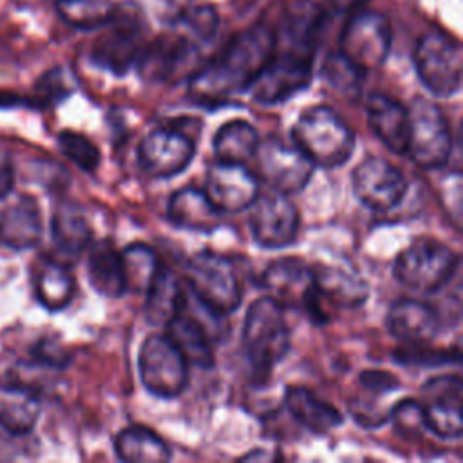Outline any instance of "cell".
I'll return each instance as SVG.
<instances>
[{
	"mask_svg": "<svg viewBox=\"0 0 463 463\" xmlns=\"http://www.w3.org/2000/svg\"><path fill=\"white\" fill-rule=\"evenodd\" d=\"M275 51V33L255 24L237 33L226 47L190 80V96L201 103L224 101L251 87Z\"/></svg>",
	"mask_w": 463,
	"mask_h": 463,
	"instance_id": "obj_1",
	"label": "cell"
},
{
	"mask_svg": "<svg viewBox=\"0 0 463 463\" xmlns=\"http://www.w3.org/2000/svg\"><path fill=\"white\" fill-rule=\"evenodd\" d=\"M291 139L311 165L320 168L344 165L354 150L351 127L326 105L306 109L293 125Z\"/></svg>",
	"mask_w": 463,
	"mask_h": 463,
	"instance_id": "obj_2",
	"label": "cell"
},
{
	"mask_svg": "<svg viewBox=\"0 0 463 463\" xmlns=\"http://www.w3.org/2000/svg\"><path fill=\"white\" fill-rule=\"evenodd\" d=\"M242 347L257 373H269L289 351L284 307L269 295L257 298L244 317Z\"/></svg>",
	"mask_w": 463,
	"mask_h": 463,
	"instance_id": "obj_3",
	"label": "cell"
},
{
	"mask_svg": "<svg viewBox=\"0 0 463 463\" xmlns=\"http://www.w3.org/2000/svg\"><path fill=\"white\" fill-rule=\"evenodd\" d=\"M313 58L315 47L288 42H280L279 47L275 43L269 61L248 89L251 98L262 105H275L304 90L313 78Z\"/></svg>",
	"mask_w": 463,
	"mask_h": 463,
	"instance_id": "obj_4",
	"label": "cell"
},
{
	"mask_svg": "<svg viewBox=\"0 0 463 463\" xmlns=\"http://www.w3.org/2000/svg\"><path fill=\"white\" fill-rule=\"evenodd\" d=\"M458 266L459 255L452 248L423 237L398 253L392 273L402 286L412 291L434 293L452 279Z\"/></svg>",
	"mask_w": 463,
	"mask_h": 463,
	"instance_id": "obj_5",
	"label": "cell"
},
{
	"mask_svg": "<svg viewBox=\"0 0 463 463\" xmlns=\"http://www.w3.org/2000/svg\"><path fill=\"white\" fill-rule=\"evenodd\" d=\"M186 282L197 300L217 317H226L241 304L242 291L230 259L215 251H199L186 264Z\"/></svg>",
	"mask_w": 463,
	"mask_h": 463,
	"instance_id": "obj_6",
	"label": "cell"
},
{
	"mask_svg": "<svg viewBox=\"0 0 463 463\" xmlns=\"http://www.w3.org/2000/svg\"><path fill=\"white\" fill-rule=\"evenodd\" d=\"M262 286L269 289L273 297L284 309H300L315 324H324L329 320L327 307L320 300L313 269L300 259H279L271 262L262 273Z\"/></svg>",
	"mask_w": 463,
	"mask_h": 463,
	"instance_id": "obj_7",
	"label": "cell"
},
{
	"mask_svg": "<svg viewBox=\"0 0 463 463\" xmlns=\"http://www.w3.org/2000/svg\"><path fill=\"white\" fill-rule=\"evenodd\" d=\"M414 67L430 94L454 96L461 87L463 54L459 42L439 31L421 36L414 49Z\"/></svg>",
	"mask_w": 463,
	"mask_h": 463,
	"instance_id": "obj_8",
	"label": "cell"
},
{
	"mask_svg": "<svg viewBox=\"0 0 463 463\" xmlns=\"http://www.w3.org/2000/svg\"><path fill=\"white\" fill-rule=\"evenodd\" d=\"M407 114L409 141L405 154L420 168H441L452 152V136L443 112L434 103L416 98Z\"/></svg>",
	"mask_w": 463,
	"mask_h": 463,
	"instance_id": "obj_9",
	"label": "cell"
},
{
	"mask_svg": "<svg viewBox=\"0 0 463 463\" xmlns=\"http://www.w3.org/2000/svg\"><path fill=\"white\" fill-rule=\"evenodd\" d=\"M137 369L145 389L159 398H175L188 383V362L168 335L154 333L143 340Z\"/></svg>",
	"mask_w": 463,
	"mask_h": 463,
	"instance_id": "obj_10",
	"label": "cell"
},
{
	"mask_svg": "<svg viewBox=\"0 0 463 463\" xmlns=\"http://www.w3.org/2000/svg\"><path fill=\"white\" fill-rule=\"evenodd\" d=\"M110 27L92 47V61L118 76H123L134 63L143 47L141 11L136 4L121 2Z\"/></svg>",
	"mask_w": 463,
	"mask_h": 463,
	"instance_id": "obj_11",
	"label": "cell"
},
{
	"mask_svg": "<svg viewBox=\"0 0 463 463\" xmlns=\"http://www.w3.org/2000/svg\"><path fill=\"white\" fill-rule=\"evenodd\" d=\"M391 42L392 31L389 18L376 11L358 9L349 14L342 29L340 52L367 72L385 61Z\"/></svg>",
	"mask_w": 463,
	"mask_h": 463,
	"instance_id": "obj_12",
	"label": "cell"
},
{
	"mask_svg": "<svg viewBox=\"0 0 463 463\" xmlns=\"http://www.w3.org/2000/svg\"><path fill=\"white\" fill-rule=\"evenodd\" d=\"M255 157L260 179L273 192L284 195L306 188L315 168L295 145H286L279 139L260 141Z\"/></svg>",
	"mask_w": 463,
	"mask_h": 463,
	"instance_id": "obj_13",
	"label": "cell"
},
{
	"mask_svg": "<svg viewBox=\"0 0 463 463\" xmlns=\"http://www.w3.org/2000/svg\"><path fill=\"white\" fill-rule=\"evenodd\" d=\"M463 383L456 374L430 378L421 387V414L425 429L443 439H458L463 432Z\"/></svg>",
	"mask_w": 463,
	"mask_h": 463,
	"instance_id": "obj_14",
	"label": "cell"
},
{
	"mask_svg": "<svg viewBox=\"0 0 463 463\" xmlns=\"http://www.w3.org/2000/svg\"><path fill=\"white\" fill-rule=\"evenodd\" d=\"M195 154L194 141L175 128H154L139 143L141 168L157 179H168L188 168Z\"/></svg>",
	"mask_w": 463,
	"mask_h": 463,
	"instance_id": "obj_15",
	"label": "cell"
},
{
	"mask_svg": "<svg viewBox=\"0 0 463 463\" xmlns=\"http://www.w3.org/2000/svg\"><path fill=\"white\" fill-rule=\"evenodd\" d=\"M251 206L250 228L259 246L275 250L289 246L297 239L300 217L289 195L271 192L257 197Z\"/></svg>",
	"mask_w": 463,
	"mask_h": 463,
	"instance_id": "obj_16",
	"label": "cell"
},
{
	"mask_svg": "<svg viewBox=\"0 0 463 463\" xmlns=\"http://www.w3.org/2000/svg\"><path fill=\"white\" fill-rule=\"evenodd\" d=\"M353 192L364 206L374 212H387L403 199L407 181L389 161L369 157L353 170Z\"/></svg>",
	"mask_w": 463,
	"mask_h": 463,
	"instance_id": "obj_17",
	"label": "cell"
},
{
	"mask_svg": "<svg viewBox=\"0 0 463 463\" xmlns=\"http://www.w3.org/2000/svg\"><path fill=\"white\" fill-rule=\"evenodd\" d=\"M199 43L174 29L141 47L136 65L145 80L166 81L195 61Z\"/></svg>",
	"mask_w": 463,
	"mask_h": 463,
	"instance_id": "obj_18",
	"label": "cell"
},
{
	"mask_svg": "<svg viewBox=\"0 0 463 463\" xmlns=\"http://www.w3.org/2000/svg\"><path fill=\"white\" fill-rule=\"evenodd\" d=\"M257 177L244 165L215 163L208 168L203 192L210 203L224 213H239L250 208L259 197Z\"/></svg>",
	"mask_w": 463,
	"mask_h": 463,
	"instance_id": "obj_19",
	"label": "cell"
},
{
	"mask_svg": "<svg viewBox=\"0 0 463 463\" xmlns=\"http://www.w3.org/2000/svg\"><path fill=\"white\" fill-rule=\"evenodd\" d=\"M389 333L402 344H429L439 331L434 307L414 298H400L391 304L385 318Z\"/></svg>",
	"mask_w": 463,
	"mask_h": 463,
	"instance_id": "obj_20",
	"label": "cell"
},
{
	"mask_svg": "<svg viewBox=\"0 0 463 463\" xmlns=\"http://www.w3.org/2000/svg\"><path fill=\"white\" fill-rule=\"evenodd\" d=\"M43 222L38 201L18 195L0 210V241L13 250H27L42 241Z\"/></svg>",
	"mask_w": 463,
	"mask_h": 463,
	"instance_id": "obj_21",
	"label": "cell"
},
{
	"mask_svg": "<svg viewBox=\"0 0 463 463\" xmlns=\"http://www.w3.org/2000/svg\"><path fill=\"white\" fill-rule=\"evenodd\" d=\"M367 121L374 136L394 154H405L409 141V114L407 109L380 92L369 96L365 103Z\"/></svg>",
	"mask_w": 463,
	"mask_h": 463,
	"instance_id": "obj_22",
	"label": "cell"
},
{
	"mask_svg": "<svg viewBox=\"0 0 463 463\" xmlns=\"http://www.w3.org/2000/svg\"><path fill=\"white\" fill-rule=\"evenodd\" d=\"M320 300L327 306L354 307L364 304L369 288L365 280L344 266L320 264L311 268Z\"/></svg>",
	"mask_w": 463,
	"mask_h": 463,
	"instance_id": "obj_23",
	"label": "cell"
},
{
	"mask_svg": "<svg viewBox=\"0 0 463 463\" xmlns=\"http://www.w3.org/2000/svg\"><path fill=\"white\" fill-rule=\"evenodd\" d=\"M143 313L152 326L166 327L184 307V293L170 268L159 266L146 286Z\"/></svg>",
	"mask_w": 463,
	"mask_h": 463,
	"instance_id": "obj_24",
	"label": "cell"
},
{
	"mask_svg": "<svg viewBox=\"0 0 463 463\" xmlns=\"http://www.w3.org/2000/svg\"><path fill=\"white\" fill-rule=\"evenodd\" d=\"M288 412L313 434H327L344 423L342 412L315 396L307 387L291 385L284 392Z\"/></svg>",
	"mask_w": 463,
	"mask_h": 463,
	"instance_id": "obj_25",
	"label": "cell"
},
{
	"mask_svg": "<svg viewBox=\"0 0 463 463\" xmlns=\"http://www.w3.org/2000/svg\"><path fill=\"white\" fill-rule=\"evenodd\" d=\"M168 217L183 230L210 233L221 224L222 213L210 203L203 190L184 186L170 197Z\"/></svg>",
	"mask_w": 463,
	"mask_h": 463,
	"instance_id": "obj_26",
	"label": "cell"
},
{
	"mask_svg": "<svg viewBox=\"0 0 463 463\" xmlns=\"http://www.w3.org/2000/svg\"><path fill=\"white\" fill-rule=\"evenodd\" d=\"M87 275L90 286L103 297L118 298L127 291L121 251L109 239L89 244Z\"/></svg>",
	"mask_w": 463,
	"mask_h": 463,
	"instance_id": "obj_27",
	"label": "cell"
},
{
	"mask_svg": "<svg viewBox=\"0 0 463 463\" xmlns=\"http://www.w3.org/2000/svg\"><path fill=\"white\" fill-rule=\"evenodd\" d=\"M40 416L36 391L24 383L0 385V427L13 436L29 434Z\"/></svg>",
	"mask_w": 463,
	"mask_h": 463,
	"instance_id": "obj_28",
	"label": "cell"
},
{
	"mask_svg": "<svg viewBox=\"0 0 463 463\" xmlns=\"http://www.w3.org/2000/svg\"><path fill=\"white\" fill-rule=\"evenodd\" d=\"M52 242L63 257H78L92 239L90 224L83 210L71 201L58 203L51 217Z\"/></svg>",
	"mask_w": 463,
	"mask_h": 463,
	"instance_id": "obj_29",
	"label": "cell"
},
{
	"mask_svg": "<svg viewBox=\"0 0 463 463\" xmlns=\"http://www.w3.org/2000/svg\"><path fill=\"white\" fill-rule=\"evenodd\" d=\"M76 282L63 260L42 259L34 271V297L49 311H60L74 297Z\"/></svg>",
	"mask_w": 463,
	"mask_h": 463,
	"instance_id": "obj_30",
	"label": "cell"
},
{
	"mask_svg": "<svg viewBox=\"0 0 463 463\" xmlns=\"http://www.w3.org/2000/svg\"><path fill=\"white\" fill-rule=\"evenodd\" d=\"M114 450L127 463H165L170 459L166 443L148 427L128 425L114 439Z\"/></svg>",
	"mask_w": 463,
	"mask_h": 463,
	"instance_id": "obj_31",
	"label": "cell"
},
{
	"mask_svg": "<svg viewBox=\"0 0 463 463\" xmlns=\"http://www.w3.org/2000/svg\"><path fill=\"white\" fill-rule=\"evenodd\" d=\"M259 134L244 119H232L219 127L213 136V154L219 163L244 165L259 148Z\"/></svg>",
	"mask_w": 463,
	"mask_h": 463,
	"instance_id": "obj_32",
	"label": "cell"
},
{
	"mask_svg": "<svg viewBox=\"0 0 463 463\" xmlns=\"http://www.w3.org/2000/svg\"><path fill=\"white\" fill-rule=\"evenodd\" d=\"M166 335L177 345L184 360L197 367H212L213 365V349L210 338L201 326V322L194 317H186L183 311L166 326Z\"/></svg>",
	"mask_w": 463,
	"mask_h": 463,
	"instance_id": "obj_33",
	"label": "cell"
},
{
	"mask_svg": "<svg viewBox=\"0 0 463 463\" xmlns=\"http://www.w3.org/2000/svg\"><path fill=\"white\" fill-rule=\"evenodd\" d=\"M56 11L65 24L90 31L107 27L116 16L118 4L112 0H56Z\"/></svg>",
	"mask_w": 463,
	"mask_h": 463,
	"instance_id": "obj_34",
	"label": "cell"
},
{
	"mask_svg": "<svg viewBox=\"0 0 463 463\" xmlns=\"http://www.w3.org/2000/svg\"><path fill=\"white\" fill-rule=\"evenodd\" d=\"M364 74L365 71L354 65L340 51L327 54L322 63V78L331 89H335L342 98L349 101H358L362 98Z\"/></svg>",
	"mask_w": 463,
	"mask_h": 463,
	"instance_id": "obj_35",
	"label": "cell"
},
{
	"mask_svg": "<svg viewBox=\"0 0 463 463\" xmlns=\"http://www.w3.org/2000/svg\"><path fill=\"white\" fill-rule=\"evenodd\" d=\"M121 259L127 291L130 289L134 293H143L161 266L156 251L146 244L134 242L121 251Z\"/></svg>",
	"mask_w": 463,
	"mask_h": 463,
	"instance_id": "obj_36",
	"label": "cell"
},
{
	"mask_svg": "<svg viewBox=\"0 0 463 463\" xmlns=\"http://www.w3.org/2000/svg\"><path fill=\"white\" fill-rule=\"evenodd\" d=\"M219 27V14L212 5H195L184 9L174 22V29L184 33L194 42L208 43Z\"/></svg>",
	"mask_w": 463,
	"mask_h": 463,
	"instance_id": "obj_37",
	"label": "cell"
},
{
	"mask_svg": "<svg viewBox=\"0 0 463 463\" xmlns=\"http://www.w3.org/2000/svg\"><path fill=\"white\" fill-rule=\"evenodd\" d=\"M60 152L83 172H94L99 166V148L83 134L74 130H61L58 134Z\"/></svg>",
	"mask_w": 463,
	"mask_h": 463,
	"instance_id": "obj_38",
	"label": "cell"
},
{
	"mask_svg": "<svg viewBox=\"0 0 463 463\" xmlns=\"http://www.w3.org/2000/svg\"><path fill=\"white\" fill-rule=\"evenodd\" d=\"M74 90L72 76L63 67H54L40 76L34 85V103L38 107H52L63 101Z\"/></svg>",
	"mask_w": 463,
	"mask_h": 463,
	"instance_id": "obj_39",
	"label": "cell"
},
{
	"mask_svg": "<svg viewBox=\"0 0 463 463\" xmlns=\"http://www.w3.org/2000/svg\"><path fill=\"white\" fill-rule=\"evenodd\" d=\"M389 418L392 420L394 427L402 436H418L421 429H425L423 414H421V405L420 402L407 398L391 407Z\"/></svg>",
	"mask_w": 463,
	"mask_h": 463,
	"instance_id": "obj_40",
	"label": "cell"
},
{
	"mask_svg": "<svg viewBox=\"0 0 463 463\" xmlns=\"http://www.w3.org/2000/svg\"><path fill=\"white\" fill-rule=\"evenodd\" d=\"M396 360L400 364H421V365H436V364H449L450 353L443 351H432L427 349L425 344H414V345H403L400 351L394 353Z\"/></svg>",
	"mask_w": 463,
	"mask_h": 463,
	"instance_id": "obj_41",
	"label": "cell"
},
{
	"mask_svg": "<svg viewBox=\"0 0 463 463\" xmlns=\"http://www.w3.org/2000/svg\"><path fill=\"white\" fill-rule=\"evenodd\" d=\"M33 354H34V360L38 364H43V365H49V367H61L65 365L67 362V356L65 353L61 351L60 345L54 344V340L51 338H43L40 340L34 349H33Z\"/></svg>",
	"mask_w": 463,
	"mask_h": 463,
	"instance_id": "obj_42",
	"label": "cell"
},
{
	"mask_svg": "<svg viewBox=\"0 0 463 463\" xmlns=\"http://www.w3.org/2000/svg\"><path fill=\"white\" fill-rule=\"evenodd\" d=\"M14 184V170L13 163L5 150L0 148V199H5Z\"/></svg>",
	"mask_w": 463,
	"mask_h": 463,
	"instance_id": "obj_43",
	"label": "cell"
},
{
	"mask_svg": "<svg viewBox=\"0 0 463 463\" xmlns=\"http://www.w3.org/2000/svg\"><path fill=\"white\" fill-rule=\"evenodd\" d=\"M367 0H329V7L336 13H354L365 5Z\"/></svg>",
	"mask_w": 463,
	"mask_h": 463,
	"instance_id": "obj_44",
	"label": "cell"
},
{
	"mask_svg": "<svg viewBox=\"0 0 463 463\" xmlns=\"http://www.w3.org/2000/svg\"><path fill=\"white\" fill-rule=\"evenodd\" d=\"M20 103H24V99L14 92H0V107H16Z\"/></svg>",
	"mask_w": 463,
	"mask_h": 463,
	"instance_id": "obj_45",
	"label": "cell"
}]
</instances>
